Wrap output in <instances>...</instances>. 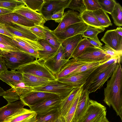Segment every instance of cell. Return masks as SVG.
Wrapping results in <instances>:
<instances>
[{"label": "cell", "instance_id": "6da1fadb", "mask_svg": "<svg viewBox=\"0 0 122 122\" xmlns=\"http://www.w3.org/2000/svg\"><path fill=\"white\" fill-rule=\"evenodd\" d=\"M104 103L112 107L122 121V69L117 63L104 90Z\"/></svg>", "mask_w": 122, "mask_h": 122}, {"label": "cell", "instance_id": "7a4b0ae2", "mask_svg": "<svg viewBox=\"0 0 122 122\" xmlns=\"http://www.w3.org/2000/svg\"><path fill=\"white\" fill-rule=\"evenodd\" d=\"M107 112L104 106L90 99L87 108L78 122H101L106 117Z\"/></svg>", "mask_w": 122, "mask_h": 122}, {"label": "cell", "instance_id": "3957f363", "mask_svg": "<svg viewBox=\"0 0 122 122\" xmlns=\"http://www.w3.org/2000/svg\"><path fill=\"white\" fill-rule=\"evenodd\" d=\"M2 57L7 68L12 70L36 60L35 57L23 51L4 54Z\"/></svg>", "mask_w": 122, "mask_h": 122}, {"label": "cell", "instance_id": "277c9868", "mask_svg": "<svg viewBox=\"0 0 122 122\" xmlns=\"http://www.w3.org/2000/svg\"><path fill=\"white\" fill-rule=\"evenodd\" d=\"M25 73L45 78L50 80H56L55 76L45 66L43 63L34 61L19 67L16 69Z\"/></svg>", "mask_w": 122, "mask_h": 122}, {"label": "cell", "instance_id": "5b68a950", "mask_svg": "<svg viewBox=\"0 0 122 122\" xmlns=\"http://www.w3.org/2000/svg\"><path fill=\"white\" fill-rule=\"evenodd\" d=\"M117 63H114L105 71L86 82L83 86V90H87L90 94L101 88L111 76Z\"/></svg>", "mask_w": 122, "mask_h": 122}, {"label": "cell", "instance_id": "8992f818", "mask_svg": "<svg viewBox=\"0 0 122 122\" xmlns=\"http://www.w3.org/2000/svg\"><path fill=\"white\" fill-rule=\"evenodd\" d=\"M76 59L81 61L88 62H101L103 64L111 58L101 49L90 47L86 48L83 52Z\"/></svg>", "mask_w": 122, "mask_h": 122}, {"label": "cell", "instance_id": "52a82bcc", "mask_svg": "<svg viewBox=\"0 0 122 122\" xmlns=\"http://www.w3.org/2000/svg\"><path fill=\"white\" fill-rule=\"evenodd\" d=\"M12 40L16 47L35 57L36 60L39 58L38 51L44 49L37 41L16 36L12 38Z\"/></svg>", "mask_w": 122, "mask_h": 122}, {"label": "cell", "instance_id": "ba28073f", "mask_svg": "<svg viewBox=\"0 0 122 122\" xmlns=\"http://www.w3.org/2000/svg\"><path fill=\"white\" fill-rule=\"evenodd\" d=\"M60 98L61 97L55 94L33 90L20 96L19 99L25 106L29 107L46 100Z\"/></svg>", "mask_w": 122, "mask_h": 122}, {"label": "cell", "instance_id": "9c48e42d", "mask_svg": "<svg viewBox=\"0 0 122 122\" xmlns=\"http://www.w3.org/2000/svg\"><path fill=\"white\" fill-rule=\"evenodd\" d=\"M68 60L65 58L63 48L61 44L55 53L43 63L55 76Z\"/></svg>", "mask_w": 122, "mask_h": 122}, {"label": "cell", "instance_id": "30bf717a", "mask_svg": "<svg viewBox=\"0 0 122 122\" xmlns=\"http://www.w3.org/2000/svg\"><path fill=\"white\" fill-rule=\"evenodd\" d=\"M74 88L58 81L56 83L33 88V90L53 93L59 95L62 99L67 96Z\"/></svg>", "mask_w": 122, "mask_h": 122}, {"label": "cell", "instance_id": "8fae6325", "mask_svg": "<svg viewBox=\"0 0 122 122\" xmlns=\"http://www.w3.org/2000/svg\"><path fill=\"white\" fill-rule=\"evenodd\" d=\"M71 0H44V2L40 12L46 21L50 20L54 12L64 8H67Z\"/></svg>", "mask_w": 122, "mask_h": 122}, {"label": "cell", "instance_id": "7c38bea8", "mask_svg": "<svg viewBox=\"0 0 122 122\" xmlns=\"http://www.w3.org/2000/svg\"><path fill=\"white\" fill-rule=\"evenodd\" d=\"M87 26L83 22L77 23L70 26L60 32L54 33L61 44L69 38L78 35H81L86 30Z\"/></svg>", "mask_w": 122, "mask_h": 122}, {"label": "cell", "instance_id": "4fadbf2b", "mask_svg": "<svg viewBox=\"0 0 122 122\" xmlns=\"http://www.w3.org/2000/svg\"><path fill=\"white\" fill-rule=\"evenodd\" d=\"M97 67L82 72L60 78L57 80L59 82L74 88L80 87L85 84L88 77Z\"/></svg>", "mask_w": 122, "mask_h": 122}, {"label": "cell", "instance_id": "5bb4252c", "mask_svg": "<svg viewBox=\"0 0 122 122\" xmlns=\"http://www.w3.org/2000/svg\"><path fill=\"white\" fill-rule=\"evenodd\" d=\"M13 12L25 17L35 25H43L46 22L41 13L32 10L25 5L21 7Z\"/></svg>", "mask_w": 122, "mask_h": 122}, {"label": "cell", "instance_id": "9a60e30c", "mask_svg": "<svg viewBox=\"0 0 122 122\" xmlns=\"http://www.w3.org/2000/svg\"><path fill=\"white\" fill-rule=\"evenodd\" d=\"M101 40L115 50L122 52V37L115 29L107 30Z\"/></svg>", "mask_w": 122, "mask_h": 122}, {"label": "cell", "instance_id": "2e32d148", "mask_svg": "<svg viewBox=\"0 0 122 122\" xmlns=\"http://www.w3.org/2000/svg\"><path fill=\"white\" fill-rule=\"evenodd\" d=\"M25 106L20 101L7 104L0 108V122H4L20 112Z\"/></svg>", "mask_w": 122, "mask_h": 122}, {"label": "cell", "instance_id": "e0dca14e", "mask_svg": "<svg viewBox=\"0 0 122 122\" xmlns=\"http://www.w3.org/2000/svg\"><path fill=\"white\" fill-rule=\"evenodd\" d=\"M4 25L10 32L16 36L35 41L38 40L37 36L27 29L26 26L14 22Z\"/></svg>", "mask_w": 122, "mask_h": 122}, {"label": "cell", "instance_id": "ac0fdd59", "mask_svg": "<svg viewBox=\"0 0 122 122\" xmlns=\"http://www.w3.org/2000/svg\"><path fill=\"white\" fill-rule=\"evenodd\" d=\"M82 22L83 21L80 17L79 14L74 10H69L64 13L62 20L53 31L55 33L58 32L72 25Z\"/></svg>", "mask_w": 122, "mask_h": 122}, {"label": "cell", "instance_id": "d6986e66", "mask_svg": "<svg viewBox=\"0 0 122 122\" xmlns=\"http://www.w3.org/2000/svg\"><path fill=\"white\" fill-rule=\"evenodd\" d=\"M14 22L24 26L30 27L35 25L25 17L14 12L0 15V23L7 24Z\"/></svg>", "mask_w": 122, "mask_h": 122}, {"label": "cell", "instance_id": "ffe728a7", "mask_svg": "<svg viewBox=\"0 0 122 122\" xmlns=\"http://www.w3.org/2000/svg\"><path fill=\"white\" fill-rule=\"evenodd\" d=\"M62 99L60 98L48 99L29 107L37 114H41L59 107Z\"/></svg>", "mask_w": 122, "mask_h": 122}, {"label": "cell", "instance_id": "44dd1931", "mask_svg": "<svg viewBox=\"0 0 122 122\" xmlns=\"http://www.w3.org/2000/svg\"><path fill=\"white\" fill-rule=\"evenodd\" d=\"M87 63L79 61L76 58L69 59L55 76L56 79L69 76L75 70Z\"/></svg>", "mask_w": 122, "mask_h": 122}, {"label": "cell", "instance_id": "7402d4cb", "mask_svg": "<svg viewBox=\"0 0 122 122\" xmlns=\"http://www.w3.org/2000/svg\"><path fill=\"white\" fill-rule=\"evenodd\" d=\"M23 81L28 86L33 88L57 83L56 80H50L47 79L31 75L22 73Z\"/></svg>", "mask_w": 122, "mask_h": 122}, {"label": "cell", "instance_id": "603a6c76", "mask_svg": "<svg viewBox=\"0 0 122 122\" xmlns=\"http://www.w3.org/2000/svg\"><path fill=\"white\" fill-rule=\"evenodd\" d=\"M37 114L36 112L30 109L23 108L18 114L4 122H35Z\"/></svg>", "mask_w": 122, "mask_h": 122}, {"label": "cell", "instance_id": "cb8c5ba5", "mask_svg": "<svg viewBox=\"0 0 122 122\" xmlns=\"http://www.w3.org/2000/svg\"><path fill=\"white\" fill-rule=\"evenodd\" d=\"M81 35L69 38L61 44L63 49L65 58L68 60L79 42L82 39Z\"/></svg>", "mask_w": 122, "mask_h": 122}, {"label": "cell", "instance_id": "d4e9b609", "mask_svg": "<svg viewBox=\"0 0 122 122\" xmlns=\"http://www.w3.org/2000/svg\"><path fill=\"white\" fill-rule=\"evenodd\" d=\"M89 94L87 90H83L78 102L73 117L75 120L78 122L87 108L90 99L89 98Z\"/></svg>", "mask_w": 122, "mask_h": 122}, {"label": "cell", "instance_id": "484cf974", "mask_svg": "<svg viewBox=\"0 0 122 122\" xmlns=\"http://www.w3.org/2000/svg\"><path fill=\"white\" fill-rule=\"evenodd\" d=\"M0 79L11 87L23 81L22 73L17 71L12 70L0 74Z\"/></svg>", "mask_w": 122, "mask_h": 122}, {"label": "cell", "instance_id": "4316f807", "mask_svg": "<svg viewBox=\"0 0 122 122\" xmlns=\"http://www.w3.org/2000/svg\"><path fill=\"white\" fill-rule=\"evenodd\" d=\"M82 86L74 88L67 96L62 99L59 109L63 117L65 116L69 110Z\"/></svg>", "mask_w": 122, "mask_h": 122}, {"label": "cell", "instance_id": "83f0119b", "mask_svg": "<svg viewBox=\"0 0 122 122\" xmlns=\"http://www.w3.org/2000/svg\"><path fill=\"white\" fill-rule=\"evenodd\" d=\"M37 41L43 48V50L38 51L39 58L37 60L43 62L53 56L56 52L57 49L51 45L45 40L39 39Z\"/></svg>", "mask_w": 122, "mask_h": 122}, {"label": "cell", "instance_id": "f1b7e54d", "mask_svg": "<svg viewBox=\"0 0 122 122\" xmlns=\"http://www.w3.org/2000/svg\"><path fill=\"white\" fill-rule=\"evenodd\" d=\"M60 114L59 107L44 113L37 114L36 122H54Z\"/></svg>", "mask_w": 122, "mask_h": 122}, {"label": "cell", "instance_id": "f546056e", "mask_svg": "<svg viewBox=\"0 0 122 122\" xmlns=\"http://www.w3.org/2000/svg\"><path fill=\"white\" fill-rule=\"evenodd\" d=\"M105 28L95 27L88 25L86 30L81 35L82 37L88 38L96 42L102 46L97 37L98 34L104 31Z\"/></svg>", "mask_w": 122, "mask_h": 122}, {"label": "cell", "instance_id": "4dcf8cb0", "mask_svg": "<svg viewBox=\"0 0 122 122\" xmlns=\"http://www.w3.org/2000/svg\"><path fill=\"white\" fill-rule=\"evenodd\" d=\"M94 15L102 28L112 26V24L107 13L101 9L92 11Z\"/></svg>", "mask_w": 122, "mask_h": 122}, {"label": "cell", "instance_id": "1f68e13d", "mask_svg": "<svg viewBox=\"0 0 122 122\" xmlns=\"http://www.w3.org/2000/svg\"><path fill=\"white\" fill-rule=\"evenodd\" d=\"M79 14L80 17L82 20L88 25L95 27H102L94 15L92 11L86 10L81 13Z\"/></svg>", "mask_w": 122, "mask_h": 122}, {"label": "cell", "instance_id": "d6a6232c", "mask_svg": "<svg viewBox=\"0 0 122 122\" xmlns=\"http://www.w3.org/2000/svg\"><path fill=\"white\" fill-rule=\"evenodd\" d=\"M121 60L117 58H111L107 62L97 67L89 75L86 82L89 81L96 76L105 71L114 63H120Z\"/></svg>", "mask_w": 122, "mask_h": 122}, {"label": "cell", "instance_id": "836d02e7", "mask_svg": "<svg viewBox=\"0 0 122 122\" xmlns=\"http://www.w3.org/2000/svg\"><path fill=\"white\" fill-rule=\"evenodd\" d=\"M90 47H94L89 42L87 38H84L82 39L77 45L71 56L70 59L76 58L83 52L86 48Z\"/></svg>", "mask_w": 122, "mask_h": 122}, {"label": "cell", "instance_id": "e575fe53", "mask_svg": "<svg viewBox=\"0 0 122 122\" xmlns=\"http://www.w3.org/2000/svg\"><path fill=\"white\" fill-rule=\"evenodd\" d=\"M25 5L23 0H0V7L8 9L12 12Z\"/></svg>", "mask_w": 122, "mask_h": 122}, {"label": "cell", "instance_id": "d590c367", "mask_svg": "<svg viewBox=\"0 0 122 122\" xmlns=\"http://www.w3.org/2000/svg\"><path fill=\"white\" fill-rule=\"evenodd\" d=\"M83 86L81 87L69 110L65 116L63 117V122H71L72 121L80 97L83 89Z\"/></svg>", "mask_w": 122, "mask_h": 122}, {"label": "cell", "instance_id": "8d00e7d4", "mask_svg": "<svg viewBox=\"0 0 122 122\" xmlns=\"http://www.w3.org/2000/svg\"><path fill=\"white\" fill-rule=\"evenodd\" d=\"M113 22L117 26H122V8L119 3H117L111 14Z\"/></svg>", "mask_w": 122, "mask_h": 122}, {"label": "cell", "instance_id": "74e56055", "mask_svg": "<svg viewBox=\"0 0 122 122\" xmlns=\"http://www.w3.org/2000/svg\"><path fill=\"white\" fill-rule=\"evenodd\" d=\"M46 33V39L45 40L48 43L54 47L58 49L61 44L58 41L55 35L53 30L50 29L45 26Z\"/></svg>", "mask_w": 122, "mask_h": 122}, {"label": "cell", "instance_id": "f35d334b", "mask_svg": "<svg viewBox=\"0 0 122 122\" xmlns=\"http://www.w3.org/2000/svg\"><path fill=\"white\" fill-rule=\"evenodd\" d=\"M26 27L37 36L38 40L45 39L46 30L45 26L44 25H36L33 26H26Z\"/></svg>", "mask_w": 122, "mask_h": 122}, {"label": "cell", "instance_id": "ab89813d", "mask_svg": "<svg viewBox=\"0 0 122 122\" xmlns=\"http://www.w3.org/2000/svg\"><path fill=\"white\" fill-rule=\"evenodd\" d=\"M23 0L25 6L32 10L39 13L42 9L45 1L44 0Z\"/></svg>", "mask_w": 122, "mask_h": 122}, {"label": "cell", "instance_id": "60d3db41", "mask_svg": "<svg viewBox=\"0 0 122 122\" xmlns=\"http://www.w3.org/2000/svg\"><path fill=\"white\" fill-rule=\"evenodd\" d=\"M12 87L14 89L20 97L33 91V88L27 85L24 81L15 85Z\"/></svg>", "mask_w": 122, "mask_h": 122}, {"label": "cell", "instance_id": "b9f144b4", "mask_svg": "<svg viewBox=\"0 0 122 122\" xmlns=\"http://www.w3.org/2000/svg\"><path fill=\"white\" fill-rule=\"evenodd\" d=\"M102 64H102L101 62L87 63L75 70L68 76L73 75L83 72L98 67Z\"/></svg>", "mask_w": 122, "mask_h": 122}, {"label": "cell", "instance_id": "7bdbcfd3", "mask_svg": "<svg viewBox=\"0 0 122 122\" xmlns=\"http://www.w3.org/2000/svg\"><path fill=\"white\" fill-rule=\"evenodd\" d=\"M101 9L106 13L111 14L117 3L114 0H98Z\"/></svg>", "mask_w": 122, "mask_h": 122}, {"label": "cell", "instance_id": "ee69618b", "mask_svg": "<svg viewBox=\"0 0 122 122\" xmlns=\"http://www.w3.org/2000/svg\"><path fill=\"white\" fill-rule=\"evenodd\" d=\"M3 97L7 101L8 104L14 102L20 99V96L13 88L6 91Z\"/></svg>", "mask_w": 122, "mask_h": 122}, {"label": "cell", "instance_id": "f6af8a7d", "mask_svg": "<svg viewBox=\"0 0 122 122\" xmlns=\"http://www.w3.org/2000/svg\"><path fill=\"white\" fill-rule=\"evenodd\" d=\"M67 8L77 10L80 14L86 10L83 0H71Z\"/></svg>", "mask_w": 122, "mask_h": 122}, {"label": "cell", "instance_id": "bcb514c9", "mask_svg": "<svg viewBox=\"0 0 122 122\" xmlns=\"http://www.w3.org/2000/svg\"><path fill=\"white\" fill-rule=\"evenodd\" d=\"M107 54L110 56L111 58H117L121 60L122 52L116 51L106 44L101 48Z\"/></svg>", "mask_w": 122, "mask_h": 122}, {"label": "cell", "instance_id": "7dc6e473", "mask_svg": "<svg viewBox=\"0 0 122 122\" xmlns=\"http://www.w3.org/2000/svg\"><path fill=\"white\" fill-rule=\"evenodd\" d=\"M86 10L94 11L99 9L101 7L98 0H83Z\"/></svg>", "mask_w": 122, "mask_h": 122}, {"label": "cell", "instance_id": "c3c4849f", "mask_svg": "<svg viewBox=\"0 0 122 122\" xmlns=\"http://www.w3.org/2000/svg\"><path fill=\"white\" fill-rule=\"evenodd\" d=\"M0 50L2 51L3 54L12 52L23 51L18 47L0 43Z\"/></svg>", "mask_w": 122, "mask_h": 122}, {"label": "cell", "instance_id": "681fc988", "mask_svg": "<svg viewBox=\"0 0 122 122\" xmlns=\"http://www.w3.org/2000/svg\"><path fill=\"white\" fill-rule=\"evenodd\" d=\"M65 9L63 8L54 12L50 20H53L56 22L59 23L63 18Z\"/></svg>", "mask_w": 122, "mask_h": 122}, {"label": "cell", "instance_id": "f907efd6", "mask_svg": "<svg viewBox=\"0 0 122 122\" xmlns=\"http://www.w3.org/2000/svg\"><path fill=\"white\" fill-rule=\"evenodd\" d=\"M0 43L17 47L13 42L12 40V38L0 33Z\"/></svg>", "mask_w": 122, "mask_h": 122}, {"label": "cell", "instance_id": "816d5d0a", "mask_svg": "<svg viewBox=\"0 0 122 122\" xmlns=\"http://www.w3.org/2000/svg\"><path fill=\"white\" fill-rule=\"evenodd\" d=\"M0 33L4 35L12 38L15 36L10 32L6 27L4 24L0 23Z\"/></svg>", "mask_w": 122, "mask_h": 122}, {"label": "cell", "instance_id": "f5cc1de1", "mask_svg": "<svg viewBox=\"0 0 122 122\" xmlns=\"http://www.w3.org/2000/svg\"><path fill=\"white\" fill-rule=\"evenodd\" d=\"M7 69L2 57H0V74L7 71Z\"/></svg>", "mask_w": 122, "mask_h": 122}, {"label": "cell", "instance_id": "db71d44e", "mask_svg": "<svg viewBox=\"0 0 122 122\" xmlns=\"http://www.w3.org/2000/svg\"><path fill=\"white\" fill-rule=\"evenodd\" d=\"M87 40L94 47L100 49L101 48L102 46L96 42L89 38H87Z\"/></svg>", "mask_w": 122, "mask_h": 122}, {"label": "cell", "instance_id": "11a10c76", "mask_svg": "<svg viewBox=\"0 0 122 122\" xmlns=\"http://www.w3.org/2000/svg\"><path fill=\"white\" fill-rule=\"evenodd\" d=\"M11 12H12L8 9L0 7V15H4Z\"/></svg>", "mask_w": 122, "mask_h": 122}, {"label": "cell", "instance_id": "9f6ffc18", "mask_svg": "<svg viewBox=\"0 0 122 122\" xmlns=\"http://www.w3.org/2000/svg\"><path fill=\"white\" fill-rule=\"evenodd\" d=\"M116 32L119 35L122 37V28L120 26L115 29Z\"/></svg>", "mask_w": 122, "mask_h": 122}, {"label": "cell", "instance_id": "6f0895ef", "mask_svg": "<svg viewBox=\"0 0 122 122\" xmlns=\"http://www.w3.org/2000/svg\"><path fill=\"white\" fill-rule=\"evenodd\" d=\"M54 122H63V117L61 114Z\"/></svg>", "mask_w": 122, "mask_h": 122}, {"label": "cell", "instance_id": "680465c9", "mask_svg": "<svg viewBox=\"0 0 122 122\" xmlns=\"http://www.w3.org/2000/svg\"><path fill=\"white\" fill-rule=\"evenodd\" d=\"M6 91L0 86V97L3 96L5 93Z\"/></svg>", "mask_w": 122, "mask_h": 122}, {"label": "cell", "instance_id": "91938a15", "mask_svg": "<svg viewBox=\"0 0 122 122\" xmlns=\"http://www.w3.org/2000/svg\"><path fill=\"white\" fill-rule=\"evenodd\" d=\"M101 122H110L108 119L106 117Z\"/></svg>", "mask_w": 122, "mask_h": 122}, {"label": "cell", "instance_id": "94428289", "mask_svg": "<svg viewBox=\"0 0 122 122\" xmlns=\"http://www.w3.org/2000/svg\"><path fill=\"white\" fill-rule=\"evenodd\" d=\"M3 55V54L2 51L0 50V57H2Z\"/></svg>", "mask_w": 122, "mask_h": 122}, {"label": "cell", "instance_id": "6125c7cd", "mask_svg": "<svg viewBox=\"0 0 122 122\" xmlns=\"http://www.w3.org/2000/svg\"><path fill=\"white\" fill-rule=\"evenodd\" d=\"M71 122H78L75 120L73 118Z\"/></svg>", "mask_w": 122, "mask_h": 122}, {"label": "cell", "instance_id": "be15d7a7", "mask_svg": "<svg viewBox=\"0 0 122 122\" xmlns=\"http://www.w3.org/2000/svg\"></svg>", "mask_w": 122, "mask_h": 122}]
</instances>
